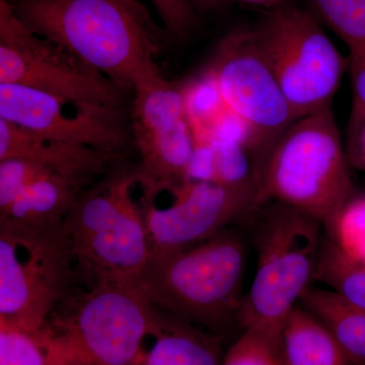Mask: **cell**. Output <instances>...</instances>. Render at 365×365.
I'll use <instances>...</instances> for the list:
<instances>
[{
    "mask_svg": "<svg viewBox=\"0 0 365 365\" xmlns=\"http://www.w3.org/2000/svg\"><path fill=\"white\" fill-rule=\"evenodd\" d=\"M11 6L33 32L125 91L134 93L165 79L155 58L170 36L138 0H32Z\"/></svg>",
    "mask_w": 365,
    "mask_h": 365,
    "instance_id": "1",
    "label": "cell"
},
{
    "mask_svg": "<svg viewBox=\"0 0 365 365\" xmlns=\"http://www.w3.org/2000/svg\"><path fill=\"white\" fill-rule=\"evenodd\" d=\"M232 227L186 248L151 255L136 283L155 309L218 336L240 326L246 247Z\"/></svg>",
    "mask_w": 365,
    "mask_h": 365,
    "instance_id": "2",
    "label": "cell"
},
{
    "mask_svg": "<svg viewBox=\"0 0 365 365\" xmlns=\"http://www.w3.org/2000/svg\"><path fill=\"white\" fill-rule=\"evenodd\" d=\"M44 326L67 365H140L158 309L136 282L76 276Z\"/></svg>",
    "mask_w": 365,
    "mask_h": 365,
    "instance_id": "3",
    "label": "cell"
},
{
    "mask_svg": "<svg viewBox=\"0 0 365 365\" xmlns=\"http://www.w3.org/2000/svg\"><path fill=\"white\" fill-rule=\"evenodd\" d=\"M257 269L242 300L240 327L279 342L282 327L314 280L323 225L316 218L274 201L255 213Z\"/></svg>",
    "mask_w": 365,
    "mask_h": 365,
    "instance_id": "4",
    "label": "cell"
},
{
    "mask_svg": "<svg viewBox=\"0 0 365 365\" xmlns=\"http://www.w3.org/2000/svg\"><path fill=\"white\" fill-rule=\"evenodd\" d=\"M331 108L299 118L259 165L263 202L274 201L325 225L355 192Z\"/></svg>",
    "mask_w": 365,
    "mask_h": 365,
    "instance_id": "5",
    "label": "cell"
},
{
    "mask_svg": "<svg viewBox=\"0 0 365 365\" xmlns=\"http://www.w3.org/2000/svg\"><path fill=\"white\" fill-rule=\"evenodd\" d=\"M136 167L113 168L83 190L64 220L79 277L134 281L150 260V237L141 203L132 190Z\"/></svg>",
    "mask_w": 365,
    "mask_h": 365,
    "instance_id": "6",
    "label": "cell"
},
{
    "mask_svg": "<svg viewBox=\"0 0 365 365\" xmlns=\"http://www.w3.org/2000/svg\"><path fill=\"white\" fill-rule=\"evenodd\" d=\"M76 279L64 223L0 222V322L40 331Z\"/></svg>",
    "mask_w": 365,
    "mask_h": 365,
    "instance_id": "7",
    "label": "cell"
},
{
    "mask_svg": "<svg viewBox=\"0 0 365 365\" xmlns=\"http://www.w3.org/2000/svg\"><path fill=\"white\" fill-rule=\"evenodd\" d=\"M253 33L297 119L331 108L349 57L341 54L312 11L274 9Z\"/></svg>",
    "mask_w": 365,
    "mask_h": 365,
    "instance_id": "8",
    "label": "cell"
},
{
    "mask_svg": "<svg viewBox=\"0 0 365 365\" xmlns=\"http://www.w3.org/2000/svg\"><path fill=\"white\" fill-rule=\"evenodd\" d=\"M0 83L32 88L78 108L123 110L124 90L30 30L7 0H0Z\"/></svg>",
    "mask_w": 365,
    "mask_h": 365,
    "instance_id": "9",
    "label": "cell"
},
{
    "mask_svg": "<svg viewBox=\"0 0 365 365\" xmlns=\"http://www.w3.org/2000/svg\"><path fill=\"white\" fill-rule=\"evenodd\" d=\"M163 191L172 195L167 206L143 194L140 200L151 255L186 248L248 222L264 204L259 184L230 187L186 180Z\"/></svg>",
    "mask_w": 365,
    "mask_h": 365,
    "instance_id": "10",
    "label": "cell"
},
{
    "mask_svg": "<svg viewBox=\"0 0 365 365\" xmlns=\"http://www.w3.org/2000/svg\"><path fill=\"white\" fill-rule=\"evenodd\" d=\"M207 71L217 83L225 107L244 118L258 134L262 146L259 168L275 141L297 119L257 45L253 30L240 29L225 36Z\"/></svg>",
    "mask_w": 365,
    "mask_h": 365,
    "instance_id": "11",
    "label": "cell"
},
{
    "mask_svg": "<svg viewBox=\"0 0 365 365\" xmlns=\"http://www.w3.org/2000/svg\"><path fill=\"white\" fill-rule=\"evenodd\" d=\"M47 93L0 83V119L46 138L122 155L132 140L123 110L78 108Z\"/></svg>",
    "mask_w": 365,
    "mask_h": 365,
    "instance_id": "12",
    "label": "cell"
},
{
    "mask_svg": "<svg viewBox=\"0 0 365 365\" xmlns=\"http://www.w3.org/2000/svg\"><path fill=\"white\" fill-rule=\"evenodd\" d=\"M122 155L52 140L0 119V160L24 158L63 176L95 182Z\"/></svg>",
    "mask_w": 365,
    "mask_h": 365,
    "instance_id": "13",
    "label": "cell"
},
{
    "mask_svg": "<svg viewBox=\"0 0 365 365\" xmlns=\"http://www.w3.org/2000/svg\"><path fill=\"white\" fill-rule=\"evenodd\" d=\"M140 155L137 165L144 193L155 195L178 182L186 181L196 148V138L188 118L169 130L132 135Z\"/></svg>",
    "mask_w": 365,
    "mask_h": 365,
    "instance_id": "14",
    "label": "cell"
},
{
    "mask_svg": "<svg viewBox=\"0 0 365 365\" xmlns=\"http://www.w3.org/2000/svg\"><path fill=\"white\" fill-rule=\"evenodd\" d=\"M140 365H222L220 336L158 309Z\"/></svg>",
    "mask_w": 365,
    "mask_h": 365,
    "instance_id": "15",
    "label": "cell"
},
{
    "mask_svg": "<svg viewBox=\"0 0 365 365\" xmlns=\"http://www.w3.org/2000/svg\"><path fill=\"white\" fill-rule=\"evenodd\" d=\"M93 182L53 173L40 178L9 207L0 211V222L25 225L64 223L79 194Z\"/></svg>",
    "mask_w": 365,
    "mask_h": 365,
    "instance_id": "16",
    "label": "cell"
},
{
    "mask_svg": "<svg viewBox=\"0 0 365 365\" xmlns=\"http://www.w3.org/2000/svg\"><path fill=\"white\" fill-rule=\"evenodd\" d=\"M278 354L279 365H351L332 334L300 304L282 327Z\"/></svg>",
    "mask_w": 365,
    "mask_h": 365,
    "instance_id": "17",
    "label": "cell"
},
{
    "mask_svg": "<svg viewBox=\"0 0 365 365\" xmlns=\"http://www.w3.org/2000/svg\"><path fill=\"white\" fill-rule=\"evenodd\" d=\"M300 306L328 329L351 365H365V309L353 306L330 289L311 287Z\"/></svg>",
    "mask_w": 365,
    "mask_h": 365,
    "instance_id": "18",
    "label": "cell"
},
{
    "mask_svg": "<svg viewBox=\"0 0 365 365\" xmlns=\"http://www.w3.org/2000/svg\"><path fill=\"white\" fill-rule=\"evenodd\" d=\"M187 180L230 187L259 184L251 153L237 144L220 141L196 143Z\"/></svg>",
    "mask_w": 365,
    "mask_h": 365,
    "instance_id": "19",
    "label": "cell"
},
{
    "mask_svg": "<svg viewBox=\"0 0 365 365\" xmlns=\"http://www.w3.org/2000/svg\"><path fill=\"white\" fill-rule=\"evenodd\" d=\"M133 96L132 135L169 130L188 118L184 88H176L167 79Z\"/></svg>",
    "mask_w": 365,
    "mask_h": 365,
    "instance_id": "20",
    "label": "cell"
},
{
    "mask_svg": "<svg viewBox=\"0 0 365 365\" xmlns=\"http://www.w3.org/2000/svg\"><path fill=\"white\" fill-rule=\"evenodd\" d=\"M314 280L346 302L365 309V261L341 252L324 234Z\"/></svg>",
    "mask_w": 365,
    "mask_h": 365,
    "instance_id": "21",
    "label": "cell"
},
{
    "mask_svg": "<svg viewBox=\"0 0 365 365\" xmlns=\"http://www.w3.org/2000/svg\"><path fill=\"white\" fill-rule=\"evenodd\" d=\"M0 365H66L44 328L31 332L0 322Z\"/></svg>",
    "mask_w": 365,
    "mask_h": 365,
    "instance_id": "22",
    "label": "cell"
},
{
    "mask_svg": "<svg viewBox=\"0 0 365 365\" xmlns=\"http://www.w3.org/2000/svg\"><path fill=\"white\" fill-rule=\"evenodd\" d=\"M313 13L349 49V62H365V0H309Z\"/></svg>",
    "mask_w": 365,
    "mask_h": 365,
    "instance_id": "23",
    "label": "cell"
},
{
    "mask_svg": "<svg viewBox=\"0 0 365 365\" xmlns=\"http://www.w3.org/2000/svg\"><path fill=\"white\" fill-rule=\"evenodd\" d=\"M323 227L324 234L341 252L365 261V191L355 190Z\"/></svg>",
    "mask_w": 365,
    "mask_h": 365,
    "instance_id": "24",
    "label": "cell"
},
{
    "mask_svg": "<svg viewBox=\"0 0 365 365\" xmlns=\"http://www.w3.org/2000/svg\"><path fill=\"white\" fill-rule=\"evenodd\" d=\"M222 365H279L278 342L259 331L242 330L223 355Z\"/></svg>",
    "mask_w": 365,
    "mask_h": 365,
    "instance_id": "25",
    "label": "cell"
},
{
    "mask_svg": "<svg viewBox=\"0 0 365 365\" xmlns=\"http://www.w3.org/2000/svg\"><path fill=\"white\" fill-rule=\"evenodd\" d=\"M52 173L39 163L24 158L0 160V211L9 207L33 182Z\"/></svg>",
    "mask_w": 365,
    "mask_h": 365,
    "instance_id": "26",
    "label": "cell"
},
{
    "mask_svg": "<svg viewBox=\"0 0 365 365\" xmlns=\"http://www.w3.org/2000/svg\"><path fill=\"white\" fill-rule=\"evenodd\" d=\"M172 38L184 40L195 26V13L190 0H151Z\"/></svg>",
    "mask_w": 365,
    "mask_h": 365,
    "instance_id": "27",
    "label": "cell"
},
{
    "mask_svg": "<svg viewBox=\"0 0 365 365\" xmlns=\"http://www.w3.org/2000/svg\"><path fill=\"white\" fill-rule=\"evenodd\" d=\"M345 150L350 165L365 172V118L357 123L348 125Z\"/></svg>",
    "mask_w": 365,
    "mask_h": 365,
    "instance_id": "28",
    "label": "cell"
},
{
    "mask_svg": "<svg viewBox=\"0 0 365 365\" xmlns=\"http://www.w3.org/2000/svg\"><path fill=\"white\" fill-rule=\"evenodd\" d=\"M349 69L352 79L353 102L348 125H351L365 118V62H349Z\"/></svg>",
    "mask_w": 365,
    "mask_h": 365,
    "instance_id": "29",
    "label": "cell"
},
{
    "mask_svg": "<svg viewBox=\"0 0 365 365\" xmlns=\"http://www.w3.org/2000/svg\"><path fill=\"white\" fill-rule=\"evenodd\" d=\"M220 1L222 0H190L192 6L201 7V9H209V7L216 6Z\"/></svg>",
    "mask_w": 365,
    "mask_h": 365,
    "instance_id": "30",
    "label": "cell"
},
{
    "mask_svg": "<svg viewBox=\"0 0 365 365\" xmlns=\"http://www.w3.org/2000/svg\"><path fill=\"white\" fill-rule=\"evenodd\" d=\"M237 1L247 2V4H272L280 0H237Z\"/></svg>",
    "mask_w": 365,
    "mask_h": 365,
    "instance_id": "31",
    "label": "cell"
},
{
    "mask_svg": "<svg viewBox=\"0 0 365 365\" xmlns=\"http://www.w3.org/2000/svg\"><path fill=\"white\" fill-rule=\"evenodd\" d=\"M11 4H23V2L32 1V0H7Z\"/></svg>",
    "mask_w": 365,
    "mask_h": 365,
    "instance_id": "32",
    "label": "cell"
}]
</instances>
